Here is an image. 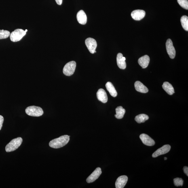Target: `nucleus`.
Segmentation results:
<instances>
[{"label":"nucleus","instance_id":"obj_3","mask_svg":"<svg viewBox=\"0 0 188 188\" xmlns=\"http://www.w3.org/2000/svg\"><path fill=\"white\" fill-rule=\"evenodd\" d=\"M26 113L30 116L39 117L43 114L44 112L40 107L35 106H30L26 108Z\"/></svg>","mask_w":188,"mask_h":188},{"label":"nucleus","instance_id":"obj_10","mask_svg":"<svg viewBox=\"0 0 188 188\" xmlns=\"http://www.w3.org/2000/svg\"><path fill=\"white\" fill-rule=\"evenodd\" d=\"M140 138L142 142L145 145L148 146H153L155 145V142L150 137L146 134H142L140 136Z\"/></svg>","mask_w":188,"mask_h":188},{"label":"nucleus","instance_id":"obj_24","mask_svg":"<svg viewBox=\"0 0 188 188\" xmlns=\"http://www.w3.org/2000/svg\"><path fill=\"white\" fill-rule=\"evenodd\" d=\"M178 4L183 8L187 9H188V1L187 0H177Z\"/></svg>","mask_w":188,"mask_h":188},{"label":"nucleus","instance_id":"obj_4","mask_svg":"<svg viewBox=\"0 0 188 188\" xmlns=\"http://www.w3.org/2000/svg\"><path fill=\"white\" fill-rule=\"evenodd\" d=\"M28 31L26 29L25 31L20 29H16L10 34V38L11 41L13 42L19 41L26 35Z\"/></svg>","mask_w":188,"mask_h":188},{"label":"nucleus","instance_id":"obj_16","mask_svg":"<svg viewBox=\"0 0 188 188\" xmlns=\"http://www.w3.org/2000/svg\"><path fill=\"white\" fill-rule=\"evenodd\" d=\"M134 87L137 91L142 93H146L149 91V90L145 85L140 81H136L134 83Z\"/></svg>","mask_w":188,"mask_h":188},{"label":"nucleus","instance_id":"obj_18","mask_svg":"<svg viewBox=\"0 0 188 188\" xmlns=\"http://www.w3.org/2000/svg\"><path fill=\"white\" fill-rule=\"evenodd\" d=\"M162 88L167 94L172 95L174 93V89L172 85L168 82H164L162 85Z\"/></svg>","mask_w":188,"mask_h":188},{"label":"nucleus","instance_id":"obj_1","mask_svg":"<svg viewBox=\"0 0 188 188\" xmlns=\"http://www.w3.org/2000/svg\"><path fill=\"white\" fill-rule=\"evenodd\" d=\"M70 136L65 135L53 139L49 142L50 147L54 149H59L67 145L70 140Z\"/></svg>","mask_w":188,"mask_h":188},{"label":"nucleus","instance_id":"obj_2","mask_svg":"<svg viewBox=\"0 0 188 188\" xmlns=\"http://www.w3.org/2000/svg\"><path fill=\"white\" fill-rule=\"evenodd\" d=\"M22 141V139L21 137L17 138L12 140L6 146V151L7 152H9L16 150L20 147Z\"/></svg>","mask_w":188,"mask_h":188},{"label":"nucleus","instance_id":"obj_13","mask_svg":"<svg viewBox=\"0 0 188 188\" xmlns=\"http://www.w3.org/2000/svg\"><path fill=\"white\" fill-rule=\"evenodd\" d=\"M97 96L99 100L102 103H106L108 101L107 94L103 89H100L97 93Z\"/></svg>","mask_w":188,"mask_h":188},{"label":"nucleus","instance_id":"obj_15","mask_svg":"<svg viewBox=\"0 0 188 188\" xmlns=\"http://www.w3.org/2000/svg\"><path fill=\"white\" fill-rule=\"evenodd\" d=\"M150 58L147 55H145L140 58L138 60L139 64L142 68H146L148 67L149 64Z\"/></svg>","mask_w":188,"mask_h":188},{"label":"nucleus","instance_id":"obj_12","mask_svg":"<svg viewBox=\"0 0 188 188\" xmlns=\"http://www.w3.org/2000/svg\"><path fill=\"white\" fill-rule=\"evenodd\" d=\"M146 13L145 11L140 9L134 10L131 14L132 18L134 20L139 21L142 19L145 16Z\"/></svg>","mask_w":188,"mask_h":188},{"label":"nucleus","instance_id":"obj_9","mask_svg":"<svg viewBox=\"0 0 188 188\" xmlns=\"http://www.w3.org/2000/svg\"><path fill=\"white\" fill-rule=\"evenodd\" d=\"M171 146L169 145H166L157 149L152 154L153 157H156L161 155L166 154L170 151Z\"/></svg>","mask_w":188,"mask_h":188},{"label":"nucleus","instance_id":"obj_7","mask_svg":"<svg viewBox=\"0 0 188 188\" xmlns=\"http://www.w3.org/2000/svg\"><path fill=\"white\" fill-rule=\"evenodd\" d=\"M166 47L167 52L170 57L172 59H174L176 56V51L171 39H169L167 40L166 43Z\"/></svg>","mask_w":188,"mask_h":188},{"label":"nucleus","instance_id":"obj_14","mask_svg":"<svg viewBox=\"0 0 188 188\" xmlns=\"http://www.w3.org/2000/svg\"><path fill=\"white\" fill-rule=\"evenodd\" d=\"M78 21L81 24H86L87 21V16L84 11L82 10L79 11L77 14Z\"/></svg>","mask_w":188,"mask_h":188},{"label":"nucleus","instance_id":"obj_26","mask_svg":"<svg viewBox=\"0 0 188 188\" xmlns=\"http://www.w3.org/2000/svg\"><path fill=\"white\" fill-rule=\"evenodd\" d=\"M4 121V119L2 116L0 115V130H1L3 126V124Z\"/></svg>","mask_w":188,"mask_h":188},{"label":"nucleus","instance_id":"obj_17","mask_svg":"<svg viewBox=\"0 0 188 188\" xmlns=\"http://www.w3.org/2000/svg\"><path fill=\"white\" fill-rule=\"evenodd\" d=\"M123 55L121 53H119L117 56V62L119 67L121 69H124L126 68V62L123 59Z\"/></svg>","mask_w":188,"mask_h":188},{"label":"nucleus","instance_id":"obj_19","mask_svg":"<svg viewBox=\"0 0 188 188\" xmlns=\"http://www.w3.org/2000/svg\"><path fill=\"white\" fill-rule=\"evenodd\" d=\"M106 87L111 96L114 97H115L117 96V91L112 83L110 82H107L106 84Z\"/></svg>","mask_w":188,"mask_h":188},{"label":"nucleus","instance_id":"obj_8","mask_svg":"<svg viewBox=\"0 0 188 188\" xmlns=\"http://www.w3.org/2000/svg\"><path fill=\"white\" fill-rule=\"evenodd\" d=\"M102 173L101 169L99 167L97 168L91 175L87 178L86 182L88 183H92L95 181L99 177Z\"/></svg>","mask_w":188,"mask_h":188},{"label":"nucleus","instance_id":"obj_25","mask_svg":"<svg viewBox=\"0 0 188 188\" xmlns=\"http://www.w3.org/2000/svg\"><path fill=\"white\" fill-rule=\"evenodd\" d=\"M174 185L176 187L182 186L183 184L184 181L181 178H177L174 179Z\"/></svg>","mask_w":188,"mask_h":188},{"label":"nucleus","instance_id":"obj_21","mask_svg":"<svg viewBox=\"0 0 188 188\" xmlns=\"http://www.w3.org/2000/svg\"><path fill=\"white\" fill-rule=\"evenodd\" d=\"M149 119V117L145 114H140L136 117L135 120L138 123L145 122Z\"/></svg>","mask_w":188,"mask_h":188},{"label":"nucleus","instance_id":"obj_23","mask_svg":"<svg viewBox=\"0 0 188 188\" xmlns=\"http://www.w3.org/2000/svg\"><path fill=\"white\" fill-rule=\"evenodd\" d=\"M10 35V32L7 30H0V39H7Z\"/></svg>","mask_w":188,"mask_h":188},{"label":"nucleus","instance_id":"obj_5","mask_svg":"<svg viewBox=\"0 0 188 188\" xmlns=\"http://www.w3.org/2000/svg\"><path fill=\"white\" fill-rule=\"evenodd\" d=\"M76 64L75 61H71L67 63L64 66L63 72L64 75L71 76L74 73Z\"/></svg>","mask_w":188,"mask_h":188},{"label":"nucleus","instance_id":"obj_22","mask_svg":"<svg viewBox=\"0 0 188 188\" xmlns=\"http://www.w3.org/2000/svg\"><path fill=\"white\" fill-rule=\"evenodd\" d=\"M181 21L182 25L184 30L188 31V17L187 16H183L181 17Z\"/></svg>","mask_w":188,"mask_h":188},{"label":"nucleus","instance_id":"obj_11","mask_svg":"<svg viewBox=\"0 0 188 188\" xmlns=\"http://www.w3.org/2000/svg\"><path fill=\"white\" fill-rule=\"evenodd\" d=\"M128 180V177L126 176L123 175L118 178L115 182L116 188H124Z\"/></svg>","mask_w":188,"mask_h":188},{"label":"nucleus","instance_id":"obj_6","mask_svg":"<svg viewBox=\"0 0 188 188\" xmlns=\"http://www.w3.org/2000/svg\"><path fill=\"white\" fill-rule=\"evenodd\" d=\"M85 44L91 54H94L97 46L96 40L92 38H87L85 40Z\"/></svg>","mask_w":188,"mask_h":188},{"label":"nucleus","instance_id":"obj_29","mask_svg":"<svg viewBox=\"0 0 188 188\" xmlns=\"http://www.w3.org/2000/svg\"><path fill=\"white\" fill-rule=\"evenodd\" d=\"M164 159L165 160H167V158L166 157H165L164 158Z\"/></svg>","mask_w":188,"mask_h":188},{"label":"nucleus","instance_id":"obj_27","mask_svg":"<svg viewBox=\"0 0 188 188\" xmlns=\"http://www.w3.org/2000/svg\"><path fill=\"white\" fill-rule=\"evenodd\" d=\"M183 171L186 175L188 176V168L187 167H184L183 168Z\"/></svg>","mask_w":188,"mask_h":188},{"label":"nucleus","instance_id":"obj_20","mask_svg":"<svg viewBox=\"0 0 188 188\" xmlns=\"http://www.w3.org/2000/svg\"><path fill=\"white\" fill-rule=\"evenodd\" d=\"M116 114L115 116L116 118L118 119H122L125 113V110L123 109L122 106H119L116 109Z\"/></svg>","mask_w":188,"mask_h":188},{"label":"nucleus","instance_id":"obj_30","mask_svg":"<svg viewBox=\"0 0 188 188\" xmlns=\"http://www.w3.org/2000/svg\"><path fill=\"white\" fill-rule=\"evenodd\" d=\"M95 53H96V51H95Z\"/></svg>","mask_w":188,"mask_h":188},{"label":"nucleus","instance_id":"obj_28","mask_svg":"<svg viewBox=\"0 0 188 188\" xmlns=\"http://www.w3.org/2000/svg\"><path fill=\"white\" fill-rule=\"evenodd\" d=\"M56 3L59 5H61L62 3V0H55Z\"/></svg>","mask_w":188,"mask_h":188}]
</instances>
